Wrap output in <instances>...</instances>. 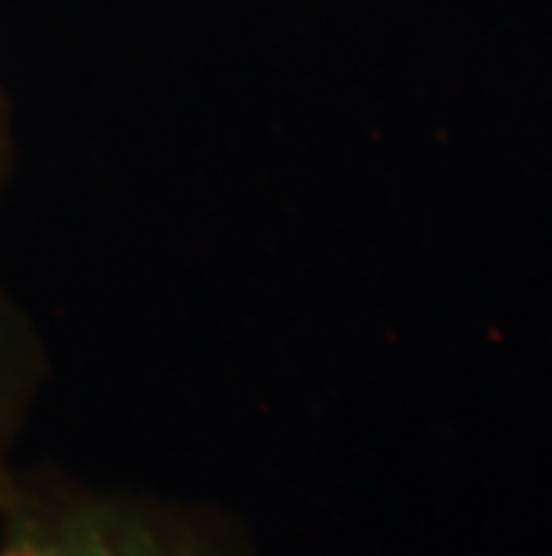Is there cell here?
I'll list each match as a JSON object with an SVG mask.
<instances>
[{
  "mask_svg": "<svg viewBox=\"0 0 552 556\" xmlns=\"http://www.w3.org/2000/svg\"><path fill=\"white\" fill-rule=\"evenodd\" d=\"M0 556H262L227 506L18 464L0 495Z\"/></svg>",
  "mask_w": 552,
  "mask_h": 556,
  "instance_id": "1",
  "label": "cell"
},
{
  "mask_svg": "<svg viewBox=\"0 0 552 556\" xmlns=\"http://www.w3.org/2000/svg\"><path fill=\"white\" fill-rule=\"evenodd\" d=\"M54 377V356L37 316L0 288V495L18 467L22 434Z\"/></svg>",
  "mask_w": 552,
  "mask_h": 556,
  "instance_id": "2",
  "label": "cell"
},
{
  "mask_svg": "<svg viewBox=\"0 0 552 556\" xmlns=\"http://www.w3.org/2000/svg\"><path fill=\"white\" fill-rule=\"evenodd\" d=\"M18 165V137H15V109H11V93L0 76V198H4L11 176Z\"/></svg>",
  "mask_w": 552,
  "mask_h": 556,
  "instance_id": "3",
  "label": "cell"
}]
</instances>
